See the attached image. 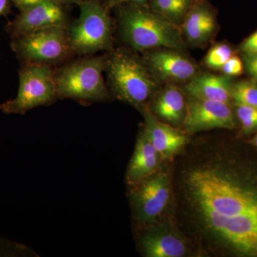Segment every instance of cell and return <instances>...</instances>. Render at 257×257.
<instances>
[{"mask_svg":"<svg viewBox=\"0 0 257 257\" xmlns=\"http://www.w3.org/2000/svg\"><path fill=\"white\" fill-rule=\"evenodd\" d=\"M11 1L0 0V17L7 16L11 12Z\"/></svg>","mask_w":257,"mask_h":257,"instance_id":"obj_27","label":"cell"},{"mask_svg":"<svg viewBox=\"0 0 257 257\" xmlns=\"http://www.w3.org/2000/svg\"><path fill=\"white\" fill-rule=\"evenodd\" d=\"M246 55H257V31L247 37L240 46Z\"/></svg>","mask_w":257,"mask_h":257,"instance_id":"obj_23","label":"cell"},{"mask_svg":"<svg viewBox=\"0 0 257 257\" xmlns=\"http://www.w3.org/2000/svg\"><path fill=\"white\" fill-rule=\"evenodd\" d=\"M252 144L255 147H257V135L252 140Z\"/></svg>","mask_w":257,"mask_h":257,"instance_id":"obj_29","label":"cell"},{"mask_svg":"<svg viewBox=\"0 0 257 257\" xmlns=\"http://www.w3.org/2000/svg\"><path fill=\"white\" fill-rule=\"evenodd\" d=\"M104 71L111 92L119 100L143 111L157 92L158 79L143 60L124 49L110 51Z\"/></svg>","mask_w":257,"mask_h":257,"instance_id":"obj_3","label":"cell"},{"mask_svg":"<svg viewBox=\"0 0 257 257\" xmlns=\"http://www.w3.org/2000/svg\"><path fill=\"white\" fill-rule=\"evenodd\" d=\"M67 28L53 27L13 39L12 50L25 64L51 67L74 54L69 44Z\"/></svg>","mask_w":257,"mask_h":257,"instance_id":"obj_7","label":"cell"},{"mask_svg":"<svg viewBox=\"0 0 257 257\" xmlns=\"http://www.w3.org/2000/svg\"><path fill=\"white\" fill-rule=\"evenodd\" d=\"M130 187L133 217L138 227L155 222L170 199V181L166 174L155 173Z\"/></svg>","mask_w":257,"mask_h":257,"instance_id":"obj_8","label":"cell"},{"mask_svg":"<svg viewBox=\"0 0 257 257\" xmlns=\"http://www.w3.org/2000/svg\"><path fill=\"white\" fill-rule=\"evenodd\" d=\"M221 70L223 71L225 75L229 76V77L239 76L243 72L242 62L239 57L233 55L223 66Z\"/></svg>","mask_w":257,"mask_h":257,"instance_id":"obj_22","label":"cell"},{"mask_svg":"<svg viewBox=\"0 0 257 257\" xmlns=\"http://www.w3.org/2000/svg\"><path fill=\"white\" fill-rule=\"evenodd\" d=\"M215 13L204 0L195 2L186 15L180 29L184 38L194 47L204 46L216 30Z\"/></svg>","mask_w":257,"mask_h":257,"instance_id":"obj_12","label":"cell"},{"mask_svg":"<svg viewBox=\"0 0 257 257\" xmlns=\"http://www.w3.org/2000/svg\"><path fill=\"white\" fill-rule=\"evenodd\" d=\"M231 99L236 105L250 106L257 109V84L250 81H241L232 84Z\"/></svg>","mask_w":257,"mask_h":257,"instance_id":"obj_19","label":"cell"},{"mask_svg":"<svg viewBox=\"0 0 257 257\" xmlns=\"http://www.w3.org/2000/svg\"><path fill=\"white\" fill-rule=\"evenodd\" d=\"M145 52L143 60L159 81L168 84L187 83L200 74L197 64L182 51L166 49Z\"/></svg>","mask_w":257,"mask_h":257,"instance_id":"obj_11","label":"cell"},{"mask_svg":"<svg viewBox=\"0 0 257 257\" xmlns=\"http://www.w3.org/2000/svg\"><path fill=\"white\" fill-rule=\"evenodd\" d=\"M233 56L232 50L226 44H218L211 47L204 59V62L209 68L221 69L223 66Z\"/></svg>","mask_w":257,"mask_h":257,"instance_id":"obj_20","label":"cell"},{"mask_svg":"<svg viewBox=\"0 0 257 257\" xmlns=\"http://www.w3.org/2000/svg\"><path fill=\"white\" fill-rule=\"evenodd\" d=\"M231 77L199 74L184 86V92L191 97L222 101L229 104L231 100Z\"/></svg>","mask_w":257,"mask_h":257,"instance_id":"obj_15","label":"cell"},{"mask_svg":"<svg viewBox=\"0 0 257 257\" xmlns=\"http://www.w3.org/2000/svg\"><path fill=\"white\" fill-rule=\"evenodd\" d=\"M55 2L57 4L60 5H73L76 4L78 5L79 3H82L83 0H52Z\"/></svg>","mask_w":257,"mask_h":257,"instance_id":"obj_28","label":"cell"},{"mask_svg":"<svg viewBox=\"0 0 257 257\" xmlns=\"http://www.w3.org/2000/svg\"><path fill=\"white\" fill-rule=\"evenodd\" d=\"M183 186L207 234L240 254L257 256V186L235 175L217 156L190 167Z\"/></svg>","mask_w":257,"mask_h":257,"instance_id":"obj_1","label":"cell"},{"mask_svg":"<svg viewBox=\"0 0 257 257\" xmlns=\"http://www.w3.org/2000/svg\"><path fill=\"white\" fill-rule=\"evenodd\" d=\"M150 0H106L105 4L108 9L111 8H117L120 5L124 4H128V3H133V4L138 5H148Z\"/></svg>","mask_w":257,"mask_h":257,"instance_id":"obj_25","label":"cell"},{"mask_svg":"<svg viewBox=\"0 0 257 257\" xmlns=\"http://www.w3.org/2000/svg\"><path fill=\"white\" fill-rule=\"evenodd\" d=\"M19 82L16 97L0 105V110L6 114H25L58 99L55 72L50 67L25 64L19 71Z\"/></svg>","mask_w":257,"mask_h":257,"instance_id":"obj_6","label":"cell"},{"mask_svg":"<svg viewBox=\"0 0 257 257\" xmlns=\"http://www.w3.org/2000/svg\"><path fill=\"white\" fill-rule=\"evenodd\" d=\"M117 8L120 35L134 50L145 52L162 47L185 50L180 28L152 11L148 5L128 3Z\"/></svg>","mask_w":257,"mask_h":257,"instance_id":"obj_2","label":"cell"},{"mask_svg":"<svg viewBox=\"0 0 257 257\" xmlns=\"http://www.w3.org/2000/svg\"><path fill=\"white\" fill-rule=\"evenodd\" d=\"M194 0H150V9L180 28Z\"/></svg>","mask_w":257,"mask_h":257,"instance_id":"obj_18","label":"cell"},{"mask_svg":"<svg viewBox=\"0 0 257 257\" xmlns=\"http://www.w3.org/2000/svg\"><path fill=\"white\" fill-rule=\"evenodd\" d=\"M79 16L67 28L74 54L89 55L113 50L112 23L109 9L100 0H83Z\"/></svg>","mask_w":257,"mask_h":257,"instance_id":"obj_5","label":"cell"},{"mask_svg":"<svg viewBox=\"0 0 257 257\" xmlns=\"http://www.w3.org/2000/svg\"><path fill=\"white\" fill-rule=\"evenodd\" d=\"M67 18L62 5L52 0H43L20 10V14L7 26V32L13 39L53 28L68 27Z\"/></svg>","mask_w":257,"mask_h":257,"instance_id":"obj_10","label":"cell"},{"mask_svg":"<svg viewBox=\"0 0 257 257\" xmlns=\"http://www.w3.org/2000/svg\"><path fill=\"white\" fill-rule=\"evenodd\" d=\"M186 106L183 91L175 84H168L157 94L151 111L167 122L177 124L184 119Z\"/></svg>","mask_w":257,"mask_h":257,"instance_id":"obj_16","label":"cell"},{"mask_svg":"<svg viewBox=\"0 0 257 257\" xmlns=\"http://www.w3.org/2000/svg\"><path fill=\"white\" fill-rule=\"evenodd\" d=\"M143 112L145 117L144 131L160 157L166 158L173 156L187 143L185 135L170 124L160 121L148 106Z\"/></svg>","mask_w":257,"mask_h":257,"instance_id":"obj_13","label":"cell"},{"mask_svg":"<svg viewBox=\"0 0 257 257\" xmlns=\"http://www.w3.org/2000/svg\"><path fill=\"white\" fill-rule=\"evenodd\" d=\"M194 2H200L203 1V0H194Z\"/></svg>","mask_w":257,"mask_h":257,"instance_id":"obj_30","label":"cell"},{"mask_svg":"<svg viewBox=\"0 0 257 257\" xmlns=\"http://www.w3.org/2000/svg\"><path fill=\"white\" fill-rule=\"evenodd\" d=\"M140 247L145 256L182 257L187 251L183 241L172 234H147L140 239Z\"/></svg>","mask_w":257,"mask_h":257,"instance_id":"obj_17","label":"cell"},{"mask_svg":"<svg viewBox=\"0 0 257 257\" xmlns=\"http://www.w3.org/2000/svg\"><path fill=\"white\" fill-rule=\"evenodd\" d=\"M244 61L248 73L257 82V55H246Z\"/></svg>","mask_w":257,"mask_h":257,"instance_id":"obj_24","label":"cell"},{"mask_svg":"<svg viewBox=\"0 0 257 257\" xmlns=\"http://www.w3.org/2000/svg\"><path fill=\"white\" fill-rule=\"evenodd\" d=\"M160 157L143 130L137 140L135 151L126 170V182L128 185L138 183L156 173Z\"/></svg>","mask_w":257,"mask_h":257,"instance_id":"obj_14","label":"cell"},{"mask_svg":"<svg viewBox=\"0 0 257 257\" xmlns=\"http://www.w3.org/2000/svg\"><path fill=\"white\" fill-rule=\"evenodd\" d=\"M188 133L212 128H234V115L228 103L189 96L183 119Z\"/></svg>","mask_w":257,"mask_h":257,"instance_id":"obj_9","label":"cell"},{"mask_svg":"<svg viewBox=\"0 0 257 257\" xmlns=\"http://www.w3.org/2000/svg\"><path fill=\"white\" fill-rule=\"evenodd\" d=\"M105 59L104 56L85 57L55 72L57 98L83 104L107 101L110 96L102 75Z\"/></svg>","mask_w":257,"mask_h":257,"instance_id":"obj_4","label":"cell"},{"mask_svg":"<svg viewBox=\"0 0 257 257\" xmlns=\"http://www.w3.org/2000/svg\"><path fill=\"white\" fill-rule=\"evenodd\" d=\"M236 116L241 122L243 133H249L257 128V109L250 106L236 105Z\"/></svg>","mask_w":257,"mask_h":257,"instance_id":"obj_21","label":"cell"},{"mask_svg":"<svg viewBox=\"0 0 257 257\" xmlns=\"http://www.w3.org/2000/svg\"><path fill=\"white\" fill-rule=\"evenodd\" d=\"M12 3H13L18 8L19 10H23L29 7L40 3L43 0H10Z\"/></svg>","mask_w":257,"mask_h":257,"instance_id":"obj_26","label":"cell"}]
</instances>
